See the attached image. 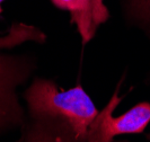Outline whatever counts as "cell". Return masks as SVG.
<instances>
[{
    "label": "cell",
    "mask_w": 150,
    "mask_h": 142,
    "mask_svg": "<svg viewBox=\"0 0 150 142\" xmlns=\"http://www.w3.org/2000/svg\"><path fill=\"white\" fill-rule=\"evenodd\" d=\"M120 102L117 88L90 124L87 142H113L116 135L140 134L146 130L150 123V103H139L128 112L114 117L113 112Z\"/></svg>",
    "instance_id": "1"
},
{
    "label": "cell",
    "mask_w": 150,
    "mask_h": 142,
    "mask_svg": "<svg viewBox=\"0 0 150 142\" xmlns=\"http://www.w3.org/2000/svg\"><path fill=\"white\" fill-rule=\"evenodd\" d=\"M33 64L26 57L0 53V133L24 123L17 87L27 80Z\"/></svg>",
    "instance_id": "2"
},
{
    "label": "cell",
    "mask_w": 150,
    "mask_h": 142,
    "mask_svg": "<svg viewBox=\"0 0 150 142\" xmlns=\"http://www.w3.org/2000/svg\"><path fill=\"white\" fill-rule=\"evenodd\" d=\"M81 11L72 17L71 22L76 24L83 44H87L95 36L98 26L108 19L110 13L104 0H81Z\"/></svg>",
    "instance_id": "3"
},
{
    "label": "cell",
    "mask_w": 150,
    "mask_h": 142,
    "mask_svg": "<svg viewBox=\"0 0 150 142\" xmlns=\"http://www.w3.org/2000/svg\"><path fill=\"white\" fill-rule=\"evenodd\" d=\"M128 13L143 27H150V0H128Z\"/></svg>",
    "instance_id": "4"
},
{
    "label": "cell",
    "mask_w": 150,
    "mask_h": 142,
    "mask_svg": "<svg viewBox=\"0 0 150 142\" xmlns=\"http://www.w3.org/2000/svg\"><path fill=\"white\" fill-rule=\"evenodd\" d=\"M54 6L71 14V18L77 16L83 9L81 0H51Z\"/></svg>",
    "instance_id": "5"
},
{
    "label": "cell",
    "mask_w": 150,
    "mask_h": 142,
    "mask_svg": "<svg viewBox=\"0 0 150 142\" xmlns=\"http://www.w3.org/2000/svg\"><path fill=\"white\" fill-rule=\"evenodd\" d=\"M4 1H5V0H0V11H1V5H2Z\"/></svg>",
    "instance_id": "6"
},
{
    "label": "cell",
    "mask_w": 150,
    "mask_h": 142,
    "mask_svg": "<svg viewBox=\"0 0 150 142\" xmlns=\"http://www.w3.org/2000/svg\"><path fill=\"white\" fill-rule=\"evenodd\" d=\"M148 83L150 85V73H149V77H148Z\"/></svg>",
    "instance_id": "7"
}]
</instances>
